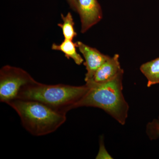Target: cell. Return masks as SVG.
Segmentation results:
<instances>
[{
	"instance_id": "9c48e42d",
	"label": "cell",
	"mask_w": 159,
	"mask_h": 159,
	"mask_svg": "<svg viewBox=\"0 0 159 159\" xmlns=\"http://www.w3.org/2000/svg\"><path fill=\"white\" fill-rule=\"evenodd\" d=\"M140 70L147 80L148 87L159 84V57L143 64Z\"/></svg>"
},
{
	"instance_id": "6da1fadb",
	"label": "cell",
	"mask_w": 159,
	"mask_h": 159,
	"mask_svg": "<svg viewBox=\"0 0 159 159\" xmlns=\"http://www.w3.org/2000/svg\"><path fill=\"white\" fill-rule=\"evenodd\" d=\"M89 89L86 84L82 86L46 84L35 80L24 87L16 99L38 101L54 110L66 114L76 108L77 103Z\"/></svg>"
},
{
	"instance_id": "7c38bea8",
	"label": "cell",
	"mask_w": 159,
	"mask_h": 159,
	"mask_svg": "<svg viewBox=\"0 0 159 159\" xmlns=\"http://www.w3.org/2000/svg\"><path fill=\"white\" fill-rule=\"evenodd\" d=\"M96 158L97 159H113L112 157L109 154L108 152L106 149L102 137H100V139H99V151Z\"/></svg>"
},
{
	"instance_id": "3957f363",
	"label": "cell",
	"mask_w": 159,
	"mask_h": 159,
	"mask_svg": "<svg viewBox=\"0 0 159 159\" xmlns=\"http://www.w3.org/2000/svg\"><path fill=\"white\" fill-rule=\"evenodd\" d=\"M7 104L17 113L24 128L34 136L52 133L66 120V114L54 110L38 101L15 99Z\"/></svg>"
},
{
	"instance_id": "7a4b0ae2",
	"label": "cell",
	"mask_w": 159,
	"mask_h": 159,
	"mask_svg": "<svg viewBox=\"0 0 159 159\" xmlns=\"http://www.w3.org/2000/svg\"><path fill=\"white\" fill-rule=\"evenodd\" d=\"M123 74L124 72L101 84H86L89 89L77 103L76 108L86 107L101 109L121 125H125L129 106L123 93Z\"/></svg>"
},
{
	"instance_id": "5b68a950",
	"label": "cell",
	"mask_w": 159,
	"mask_h": 159,
	"mask_svg": "<svg viewBox=\"0 0 159 159\" xmlns=\"http://www.w3.org/2000/svg\"><path fill=\"white\" fill-rule=\"evenodd\" d=\"M77 12L81 21V32L84 33L102 19L101 6L97 0H77Z\"/></svg>"
},
{
	"instance_id": "277c9868",
	"label": "cell",
	"mask_w": 159,
	"mask_h": 159,
	"mask_svg": "<svg viewBox=\"0 0 159 159\" xmlns=\"http://www.w3.org/2000/svg\"><path fill=\"white\" fill-rule=\"evenodd\" d=\"M35 81L29 73L20 68L4 66L0 70V101L7 104L17 99L24 87Z\"/></svg>"
},
{
	"instance_id": "30bf717a",
	"label": "cell",
	"mask_w": 159,
	"mask_h": 159,
	"mask_svg": "<svg viewBox=\"0 0 159 159\" xmlns=\"http://www.w3.org/2000/svg\"><path fill=\"white\" fill-rule=\"evenodd\" d=\"M62 23H59L58 26L62 30L64 39L73 40L77 36V33L74 29V22L73 16L70 12H68L66 16L61 14Z\"/></svg>"
},
{
	"instance_id": "8992f818",
	"label": "cell",
	"mask_w": 159,
	"mask_h": 159,
	"mask_svg": "<svg viewBox=\"0 0 159 159\" xmlns=\"http://www.w3.org/2000/svg\"><path fill=\"white\" fill-rule=\"evenodd\" d=\"M77 48L84 57L87 72L84 80L89 81L93 77L98 69L110 57L109 56L101 53L95 48H92L81 42L76 43Z\"/></svg>"
},
{
	"instance_id": "ba28073f",
	"label": "cell",
	"mask_w": 159,
	"mask_h": 159,
	"mask_svg": "<svg viewBox=\"0 0 159 159\" xmlns=\"http://www.w3.org/2000/svg\"><path fill=\"white\" fill-rule=\"evenodd\" d=\"M77 43L71 40L64 39L60 44L53 43L52 50L62 52L68 59H72L77 65H81L83 63V58L77 53Z\"/></svg>"
},
{
	"instance_id": "4fadbf2b",
	"label": "cell",
	"mask_w": 159,
	"mask_h": 159,
	"mask_svg": "<svg viewBox=\"0 0 159 159\" xmlns=\"http://www.w3.org/2000/svg\"><path fill=\"white\" fill-rule=\"evenodd\" d=\"M71 9L77 12V0H66Z\"/></svg>"
},
{
	"instance_id": "8fae6325",
	"label": "cell",
	"mask_w": 159,
	"mask_h": 159,
	"mask_svg": "<svg viewBox=\"0 0 159 159\" xmlns=\"http://www.w3.org/2000/svg\"><path fill=\"white\" fill-rule=\"evenodd\" d=\"M146 134L150 140H157L159 138V116L148 122L146 126Z\"/></svg>"
},
{
	"instance_id": "52a82bcc",
	"label": "cell",
	"mask_w": 159,
	"mask_h": 159,
	"mask_svg": "<svg viewBox=\"0 0 159 159\" xmlns=\"http://www.w3.org/2000/svg\"><path fill=\"white\" fill-rule=\"evenodd\" d=\"M123 72L119 62V55L115 54L97 70L92 79L86 82V84L93 85L104 83L114 79Z\"/></svg>"
}]
</instances>
